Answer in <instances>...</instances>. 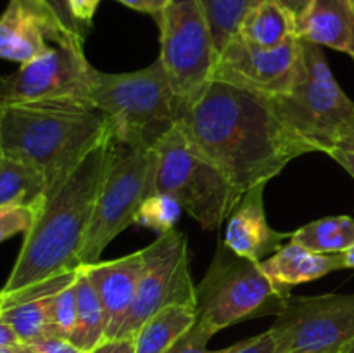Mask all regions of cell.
<instances>
[{
	"label": "cell",
	"instance_id": "6da1fadb",
	"mask_svg": "<svg viewBox=\"0 0 354 353\" xmlns=\"http://www.w3.org/2000/svg\"><path fill=\"white\" fill-rule=\"evenodd\" d=\"M190 141L242 194L270 182L290 161L315 152L273 107L270 97L213 78L182 102L178 121Z\"/></svg>",
	"mask_w": 354,
	"mask_h": 353
},
{
	"label": "cell",
	"instance_id": "7a4b0ae2",
	"mask_svg": "<svg viewBox=\"0 0 354 353\" xmlns=\"http://www.w3.org/2000/svg\"><path fill=\"white\" fill-rule=\"evenodd\" d=\"M113 151V132L68 175L48 185L33 227L24 234L6 286L7 296L44 284L80 266L78 255L90 227Z\"/></svg>",
	"mask_w": 354,
	"mask_h": 353
},
{
	"label": "cell",
	"instance_id": "3957f363",
	"mask_svg": "<svg viewBox=\"0 0 354 353\" xmlns=\"http://www.w3.org/2000/svg\"><path fill=\"white\" fill-rule=\"evenodd\" d=\"M111 134V120L90 99H48L3 104V156L40 170L48 185L68 175Z\"/></svg>",
	"mask_w": 354,
	"mask_h": 353
},
{
	"label": "cell",
	"instance_id": "277c9868",
	"mask_svg": "<svg viewBox=\"0 0 354 353\" xmlns=\"http://www.w3.org/2000/svg\"><path fill=\"white\" fill-rule=\"evenodd\" d=\"M270 100L283 123L315 152L354 149V102L335 80L320 45L303 40L299 76L286 93Z\"/></svg>",
	"mask_w": 354,
	"mask_h": 353
},
{
	"label": "cell",
	"instance_id": "5b68a950",
	"mask_svg": "<svg viewBox=\"0 0 354 353\" xmlns=\"http://www.w3.org/2000/svg\"><path fill=\"white\" fill-rule=\"evenodd\" d=\"M88 99L109 116L114 141L130 145H156L178 121L180 102L165 66L130 73L93 71Z\"/></svg>",
	"mask_w": 354,
	"mask_h": 353
},
{
	"label": "cell",
	"instance_id": "8992f818",
	"mask_svg": "<svg viewBox=\"0 0 354 353\" xmlns=\"http://www.w3.org/2000/svg\"><path fill=\"white\" fill-rule=\"evenodd\" d=\"M156 151L154 192L175 197L206 230L220 228L241 199L228 176L199 151L180 123L159 138Z\"/></svg>",
	"mask_w": 354,
	"mask_h": 353
},
{
	"label": "cell",
	"instance_id": "52a82bcc",
	"mask_svg": "<svg viewBox=\"0 0 354 353\" xmlns=\"http://www.w3.org/2000/svg\"><path fill=\"white\" fill-rule=\"evenodd\" d=\"M289 296L270 282L259 263L235 255L220 241L206 275L196 286L197 324L214 336L239 322L277 317Z\"/></svg>",
	"mask_w": 354,
	"mask_h": 353
},
{
	"label": "cell",
	"instance_id": "ba28073f",
	"mask_svg": "<svg viewBox=\"0 0 354 353\" xmlns=\"http://www.w3.org/2000/svg\"><path fill=\"white\" fill-rule=\"evenodd\" d=\"M156 166V145H130L113 137L111 161L80 249V265L99 262L109 242L133 224L138 208L154 194Z\"/></svg>",
	"mask_w": 354,
	"mask_h": 353
},
{
	"label": "cell",
	"instance_id": "9c48e42d",
	"mask_svg": "<svg viewBox=\"0 0 354 353\" xmlns=\"http://www.w3.org/2000/svg\"><path fill=\"white\" fill-rule=\"evenodd\" d=\"M161 54L171 89L187 102L213 80L218 48L199 0H169L158 21Z\"/></svg>",
	"mask_w": 354,
	"mask_h": 353
},
{
	"label": "cell",
	"instance_id": "30bf717a",
	"mask_svg": "<svg viewBox=\"0 0 354 353\" xmlns=\"http://www.w3.org/2000/svg\"><path fill=\"white\" fill-rule=\"evenodd\" d=\"M270 332L273 353H341L354 341V293L290 294Z\"/></svg>",
	"mask_w": 354,
	"mask_h": 353
},
{
	"label": "cell",
	"instance_id": "8fae6325",
	"mask_svg": "<svg viewBox=\"0 0 354 353\" xmlns=\"http://www.w3.org/2000/svg\"><path fill=\"white\" fill-rule=\"evenodd\" d=\"M144 251V272L137 296L116 338H133L145 320L173 303L197 305L196 284L190 273L189 239L182 230L158 235ZM114 338V339H116Z\"/></svg>",
	"mask_w": 354,
	"mask_h": 353
},
{
	"label": "cell",
	"instance_id": "7c38bea8",
	"mask_svg": "<svg viewBox=\"0 0 354 353\" xmlns=\"http://www.w3.org/2000/svg\"><path fill=\"white\" fill-rule=\"evenodd\" d=\"M93 71L83 52V40L59 42L21 64L12 75L2 76V100L17 104L66 97L88 99Z\"/></svg>",
	"mask_w": 354,
	"mask_h": 353
},
{
	"label": "cell",
	"instance_id": "4fadbf2b",
	"mask_svg": "<svg viewBox=\"0 0 354 353\" xmlns=\"http://www.w3.org/2000/svg\"><path fill=\"white\" fill-rule=\"evenodd\" d=\"M303 66V40L292 37L273 48H261L235 35L218 54L213 78L266 97L286 93Z\"/></svg>",
	"mask_w": 354,
	"mask_h": 353
},
{
	"label": "cell",
	"instance_id": "5bb4252c",
	"mask_svg": "<svg viewBox=\"0 0 354 353\" xmlns=\"http://www.w3.org/2000/svg\"><path fill=\"white\" fill-rule=\"evenodd\" d=\"M71 38L83 40L62 26L45 0H9L0 14V59L24 64Z\"/></svg>",
	"mask_w": 354,
	"mask_h": 353
},
{
	"label": "cell",
	"instance_id": "9a60e30c",
	"mask_svg": "<svg viewBox=\"0 0 354 353\" xmlns=\"http://www.w3.org/2000/svg\"><path fill=\"white\" fill-rule=\"evenodd\" d=\"M265 183L251 187L241 196L227 220L223 244L235 255L259 263L282 248V241L290 237L287 232L270 227L265 211Z\"/></svg>",
	"mask_w": 354,
	"mask_h": 353
},
{
	"label": "cell",
	"instance_id": "2e32d148",
	"mask_svg": "<svg viewBox=\"0 0 354 353\" xmlns=\"http://www.w3.org/2000/svg\"><path fill=\"white\" fill-rule=\"evenodd\" d=\"M83 266L95 287L106 311V341L118 336L124 317L137 296L138 282L144 272V251H135L123 258L99 260Z\"/></svg>",
	"mask_w": 354,
	"mask_h": 353
},
{
	"label": "cell",
	"instance_id": "e0dca14e",
	"mask_svg": "<svg viewBox=\"0 0 354 353\" xmlns=\"http://www.w3.org/2000/svg\"><path fill=\"white\" fill-rule=\"evenodd\" d=\"M296 37L334 48L354 61V2L313 0L296 19Z\"/></svg>",
	"mask_w": 354,
	"mask_h": 353
},
{
	"label": "cell",
	"instance_id": "ac0fdd59",
	"mask_svg": "<svg viewBox=\"0 0 354 353\" xmlns=\"http://www.w3.org/2000/svg\"><path fill=\"white\" fill-rule=\"evenodd\" d=\"M259 266L270 282L280 293L289 296L292 287L322 279L335 270H342L344 263L341 253H315L289 242L272 256L259 262Z\"/></svg>",
	"mask_w": 354,
	"mask_h": 353
},
{
	"label": "cell",
	"instance_id": "d6986e66",
	"mask_svg": "<svg viewBox=\"0 0 354 353\" xmlns=\"http://www.w3.org/2000/svg\"><path fill=\"white\" fill-rule=\"evenodd\" d=\"M235 35L254 47H279L296 37V17L279 0H254L242 16Z\"/></svg>",
	"mask_w": 354,
	"mask_h": 353
},
{
	"label": "cell",
	"instance_id": "ffe728a7",
	"mask_svg": "<svg viewBox=\"0 0 354 353\" xmlns=\"http://www.w3.org/2000/svg\"><path fill=\"white\" fill-rule=\"evenodd\" d=\"M197 322V305L173 303L144 322L135 339V353H165Z\"/></svg>",
	"mask_w": 354,
	"mask_h": 353
},
{
	"label": "cell",
	"instance_id": "44dd1931",
	"mask_svg": "<svg viewBox=\"0 0 354 353\" xmlns=\"http://www.w3.org/2000/svg\"><path fill=\"white\" fill-rule=\"evenodd\" d=\"M76 303H78V315H76V327L71 334V341L86 353L106 341V311L102 301L97 294L95 287L90 282L88 275L83 266H78L75 279Z\"/></svg>",
	"mask_w": 354,
	"mask_h": 353
},
{
	"label": "cell",
	"instance_id": "7402d4cb",
	"mask_svg": "<svg viewBox=\"0 0 354 353\" xmlns=\"http://www.w3.org/2000/svg\"><path fill=\"white\" fill-rule=\"evenodd\" d=\"M47 189L48 182L40 170L9 156L0 158V206L38 204Z\"/></svg>",
	"mask_w": 354,
	"mask_h": 353
},
{
	"label": "cell",
	"instance_id": "603a6c76",
	"mask_svg": "<svg viewBox=\"0 0 354 353\" xmlns=\"http://www.w3.org/2000/svg\"><path fill=\"white\" fill-rule=\"evenodd\" d=\"M289 242L315 253H342L354 244V218L339 215L310 221L292 232Z\"/></svg>",
	"mask_w": 354,
	"mask_h": 353
},
{
	"label": "cell",
	"instance_id": "cb8c5ba5",
	"mask_svg": "<svg viewBox=\"0 0 354 353\" xmlns=\"http://www.w3.org/2000/svg\"><path fill=\"white\" fill-rule=\"evenodd\" d=\"M54 293L14 303L0 314V317L14 329L21 343H31L45 336L57 334L50 315V300Z\"/></svg>",
	"mask_w": 354,
	"mask_h": 353
},
{
	"label": "cell",
	"instance_id": "d4e9b609",
	"mask_svg": "<svg viewBox=\"0 0 354 353\" xmlns=\"http://www.w3.org/2000/svg\"><path fill=\"white\" fill-rule=\"evenodd\" d=\"M254 0H199L213 31L218 54L235 37L242 16Z\"/></svg>",
	"mask_w": 354,
	"mask_h": 353
},
{
	"label": "cell",
	"instance_id": "484cf974",
	"mask_svg": "<svg viewBox=\"0 0 354 353\" xmlns=\"http://www.w3.org/2000/svg\"><path fill=\"white\" fill-rule=\"evenodd\" d=\"M183 208L175 197L162 192H154L142 203L135 215L133 224L152 228L158 235L166 234L176 227Z\"/></svg>",
	"mask_w": 354,
	"mask_h": 353
},
{
	"label": "cell",
	"instance_id": "4316f807",
	"mask_svg": "<svg viewBox=\"0 0 354 353\" xmlns=\"http://www.w3.org/2000/svg\"><path fill=\"white\" fill-rule=\"evenodd\" d=\"M50 315L55 332L59 336H64V338H71L73 331L76 327V315H78L75 280L69 282L68 286L61 287L57 293L52 294Z\"/></svg>",
	"mask_w": 354,
	"mask_h": 353
},
{
	"label": "cell",
	"instance_id": "83f0119b",
	"mask_svg": "<svg viewBox=\"0 0 354 353\" xmlns=\"http://www.w3.org/2000/svg\"><path fill=\"white\" fill-rule=\"evenodd\" d=\"M40 203L0 206V242L7 241L17 234H26L37 220Z\"/></svg>",
	"mask_w": 354,
	"mask_h": 353
},
{
	"label": "cell",
	"instance_id": "f1b7e54d",
	"mask_svg": "<svg viewBox=\"0 0 354 353\" xmlns=\"http://www.w3.org/2000/svg\"><path fill=\"white\" fill-rule=\"evenodd\" d=\"M213 338V334L206 331V329L201 327L199 324H194V327H190L168 352L165 353H232L237 348V343L232 346L221 350H209L207 348V343Z\"/></svg>",
	"mask_w": 354,
	"mask_h": 353
},
{
	"label": "cell",
	"instance_id": "f546056e",
	"mask_svg": "<svg viewBox=\"0 0 354 353\" xmlns=\"http://www.w3.org/2000/svg\"><path fill=\"white\" fill-rule=\"evenodd\" d=\"M24 353H86L64 336H45L31 343H21Z\"/></svg>",
	"mask_w": 354,
	"mask_h": 353
},
{
	"label": "cell",
	"instance_id": "4dcf8cb0",
	"mask_svg": "<svg viewBox=\"0 0 354 353\" xmlns=\"http://www.w3.org/2000/svg\"><path fill=\"white\" fill-rule=\"evenodd\" d=\"M102 0H68L69 10L76 23L88 33L92 30L93 17H95L97 9H99Z\"/></svg>",
	"mask_w": 354,
	"mask_h": 353
},
{
	"label": "cell",
	"instance_id": "1f68e13d",
	"mask_svg": "<svg viewBox=\"0 0 354 353\" xmlns=\"http://www.w3.org/2000/svg\"><path fill=\"white\" fill-rule=\"evenodd\" d=\"M45 2H47V6L54 10V14L57 16V19L61 21L62 26H64L69 33L76 35V37H80L85 40L86 31L83 30V28L76 23L75 17H73L71 10H69V6H68V0H45Z\"/></svg>",
	"mask_w": 354,
	"mask_h": 353
},
{
	"label": "cell",
	"instance_id": "d6a6232c",
	"mask_svg": "<svg viewBox=\"0 0 354 353\" xmlns=\"http://www.w3.org/2000/svg\"><path fill=\"white\" fill-rule=\"evenodd\" d=\"M275 352V343H273L272 332L265 331L254 338L244 339L237 343V348L232 353H273Z\"/></svg>",
	"mask_w": 354,
	"mask_h": 353
},
{
	"label": "cell",
	"instance_id": "836d02e7",
	"mask_svg": "<svg viewBox=\"0 0 354 353\" xmlns=\"http://www.w3.org/2000/svg\"><path fill=\"white\" fill-rule=\"evenodd\" d=\"M116 2L123 3L124 7L137 10V12L149 14V16L154 17L156 23H158V21L161 19L162 12H165L169 0H116Z\"/></svg>",
	"mask_w": 354,
	"mask_h": 353
},
{
	"label": "cell",
	"instance_id": "e575fe53",
	"mask_svg": "<svg viewBox=\"0 0 354 353\" xmlns=\"http://www.w3.org/2000/svg\"><path fill=\"white\" fill-rule=\"evenodd\" d=\"M90 353H135V339L133 338H116L107 339L100 343L97 348Z\"/></svg>",
	"mask_w": 354,
	"mask_h": 353
},
{
	"label": "cell",
	"instance_id": "d590c367",
	"mask_svg": "<svg viewBox=\"0 0 354 353\" xmlns=\"http://www.w3.org/2000/svg\"><path fill=\"white\" fill-rule=\"evenodd\" d=\"M21 341L17 338V334L14 332V329L0 317V350L2 348H14V346H19Z\"/></svg>",
	"mask_w": 354,
	"mask_h": 353
},
{
	"label": "cell",
	"instance_id": "8d00e7d4",
	"mask_svg": "<svg viewBox=\"0 0 354 353\" xmlns=\"http://www.w3.org/2000/svg\"><path fill=\"white\" fill-rule=\"evenodd\" d=\"M332 159L342 166L346 172L354 179V149H341V151L330 152Z\"/></svg>",
	"mask_w": 354,
	"mask_h": 353
},
{
	"label": "cell",
	"instance_id": "74e56055",
	"mask_svg": "<svg viewBox=\"0 0 354 353\" xmlns=\"http://www.w3.org/2000/svg\"><path fill=\"white\" fill-rule=\"evenodd\" d=\"M342 263H344V269H354V244L349 246L346 251L341 253Z\"/></svg>",
	"mask_w": 354,
	"mask_h": 353
},
{
	"label": "cell",
	"instance_id": "f35d334b",
	"mask_svg": "<svg viewBox=\"0 0 354 353\" xmlns=\"http://www.w3.org/2000/svg\"><path fill=\"white\" fill-rule=\"evenodd\" d=\"M0 353H24L23 352V346H14V348H2Z\"/></svg>",
	"mask_w": 354,
	"mask_h": 353
},
{
	"label": "cell",
	"instance_id": "ab89813d",
	"mask_svg": "<svg viewBox=\"0 0 354 353\" xmlns=\"http://www.w3.org/2000/svg\"><path fill=\"white\" fill-rule=\"evenodd\" d=\"M2 107H3V100H2V76H0V114H2ZM3 156L2 152V142H0V158Z\"/></svg>",
	"mask_w": 354,
	"mask_h": 353
},
{
	"label": "cell",
	"instance_id": "60d3db41",
	"mask_svg": "<svg viewBox=\"0 0 354 353\" xmlns=\"http://www.w3.org/2000/svg\"><path fill=\"white\" fill-rule=\"evenodd\" d=\"M6 305H7V294L3 293L2 289H0V314H2V311H3Z\"/></svg>",
	"mask_w": 354,
	"mask_h": 353
},
{
	"label": "cell",
	"instance_id": "b9f144b4",
	"mask_svg": "<svg viewBox=\"0 0 354 353\" xmlns=\"http://www.w3.org/2000/svg\"><path fill=\"white\" fill-rule=\"evenodd\" d=\"M341 353H354V341H353V343H349V345L346 346V348L342 350Z\"/></svg>",
	"mask_w": 354,
	"mask_h": 353
},
{
	"label": "cell",
	"instance_id": "7bdbcfd3",
	"mask_svg": "<svg viewBox=\"0 0 354 353\" xmlns=\"http://www.w3.org/2000/svg\"><path fill=\"white\" fill-rule=\"evenodd\" d=\"M353 2H354V0H353Z\"/></svg>",
	"mask_w": 354,
	"mask_h": 353
}]
</instances>
